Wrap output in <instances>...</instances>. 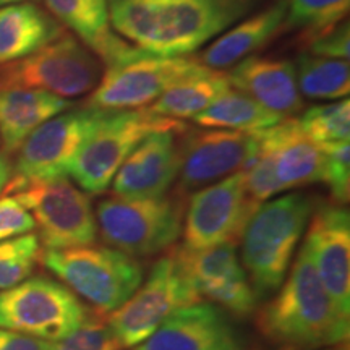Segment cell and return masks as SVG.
Returning a JSON list of instances; mask_svg holds the SVG:
<instances>
[{"mask_svg": "<svg viewBox=\"0 0 350 350\" xmlns=\"http://www.w3.org/2000/svg\"><path fill=\"white\" fill-rule=\"evenodd\" d=\"M260 0H109L117 33L139 49L182 57L243 18Z\"/></svg>", "mask_w": 350, "mask_h": 350, "instance_id": "cell-1", "label": "cell"}, {"mask_svg": "<svg viewBox=\"0 0 350 350\" xmlns=\"http://www.w3.org/2000/svg\"><path fill=\"white\" fill-rule=\"evenodd\" d=\"M256 314L258 331L282 350H325L349 339L350 319L339 313L301 245L291 269Z\"/></svg>", "mask_w": 350, "mask_h": 350, "instance_id": "cell-2", "label": "cell"}, {"mask_svg": "<svg viewBox=\"0 0 350 350\" xmlns=\"http://www.w3.org/2000/svg\"><path fill=\"white\" fill-rule=\"evenodd\" d=\"M313 209L310 196L288 193L261 203L248 219L239 240L240 262L258 300L281 287Z\"/></svg>", "mask_w": 350, "mask_h": 350, "instance_id": "cell-3", "label": "cell"}, {"mask_svg": "<svg viewBox=\"0 0 350 350\" xmlns=\"http://www.w3.org/2000/svg\"><path fill=\"white\" fill-rule=\"evenodd\" d=\"M187 198L177 191L151 198L112 195L96 208L98 235L131 258L159 255L182 235Z\"/></svg>", "mask_w": 350, "mask_h": 350, "instance_id": "cell-4", "label": "cell"}, {"mask_svg": "<svg viewBox=\"0 0 350 350\" xmlns=\"http://www.w3.org/2000/svg\"><path fill=\"white\" fill-rule=\"evenodd\" d=\"M39 262L62 281L78 299L88 301L93 310L109 314L130 299L143 282V266L111 247L42 248Z\"/></svg>", "mask_w": 350, "mask_h": 350, "instance_id": "cell-5", "label": "cell"}, {"mask_svg": "<svg viewBox=\"0 0 350 350\" xmlns=\"http://www.w3.org/2000/svg\"><path fill=\"white\" fill-rule=\"evenodd\" d=\"M185 124L157 116L150 107L106 111L88 135L70 164L67 175L88 195H100L111 187L117 170L148 135L183 130Z\"/></svg>", "mask_w": 350, "mask_h": 350, "instance_id": "cell-6", "label": "cell"}, {"mask_svg": "<svg viewBox=\"0 0 350 350\" xmlns=\"http://www.w3.org/2000/svg\"><path fill=\"white\" fill-rule=\"evenodd\" d=\"M3 193L18 200L34 219L46 250L86 247L98 239V222L90 195L67 177L13 180Z\"/></svg>", "mask_w": 350, "mask_h": 350, "instance_id": "cell-7", "label": "cell"}, {"mask_svg": "<svg viewBox=\"0 0 350 350\" xmlns=\"http://www.w3.org/2000/svg\"><path fill=\"white\" fill-rule=\"evenodd\" d=\"M104 65L80 39L65 31L33 54L0 64V91L36 90L77 98L93 93Z\"/></svg>", "mask_w": 350, "mask_h": 350, "instance_id": "cell-8", "label": "cell"}, {"mask_svg": "<svg viewBox=\"0 0 350 350\" xmlns=\"http://www.w3.org/2000/svg\"><path fill=\"white\" fill-rule=\"evenodd\" d=\"M201 65L188 57H164L126 47L106 64L98 86L88 98L86 107L104 111H130L154 103L174 83L183 80Z\"/></svg>", "mask_w": 350, "mask_h": 350, "instance_id": "cell-9", "label": "cell"}, {"mask_svg": "<svg viewBox=\"0 0 350 350\" xmlns=\"http://www.w3.org/2000/svg\"><path fill=\"white\" fill-rule=\"evenodd\" d=\"M201 301L198 292L183 269L177 248L169 250L151 268L124 305L109 313V325L122 347L133 349L150 336L182 306Z\"/></svg>", "mask_w": 350, "mask_h": 350, "instance_id": "cell-10", "label": "cell"}, {"mask_svg": "<svg viewBox=\"0 0 350 350\" xmlns=\"http://www.w3.org/2000/svg\"><path fill=\"white\" fill-rule=\"evenodd\" d=\"M88 312L67 286L49 278H28L0 291V327L49 342L77 329Z\"/></svg>", "mask_w": 350, "mask_h": 350, "instance_id": "cell-11", "label": "cell"}, {"mask_svg": "<svg viewBox=\"0 0 350 350\" xmlns=\"http://www.w3.org/2000/svg\"><path fill=\"white\" fill-rule=\"evenodd\" d=\"M260 204L248 195L243 170L200 188L187 201L180 247L201 250L226 242L239 245L248 219Z\"/></svg>", "mask_w": 350, "mask_h": 350, "instance_id": "cell-12", "label": "cell"}, {"mask_svg": "<svg viewBox=\"0 0 350 350\" xmlns=\"http://www.w3.org/2000/svg\"><path fill=\"white\" fill-rule=\"evenodd\" d=\"M260 150L258 133L224 129H187L180 138L182 163L177 177L178 195L216 183L240 172Z\"/></svg>", "mask_w": 350, "mask_h": 350, "instance_id": "cell-13", "label": "cell"}, {"mask_svg": "<svg viewBox=\"0 0 350 350\" xmlns=\"http://www.w3.org/2000/svg\"><path fill=\"white\" fill-rule=\"evenodd\" d=\"M104 112V109L85 107L44 122L21 143L10 178L46 180L67 177L73 157Z\"/></svg>", "mask_w": 350, "mask_h": 350, "instance_id": "cell-14", "label": "cell"}, {"mask_svg": "<svg viewBox=\"0 0 350 350\" xmlns=\"http://www.w3.org/2000/svg\"><path fill=\"white\" fill-rule=\"evenodd\" d=\"M177 255L200 299L204 297L237 317H248L256 308V294L240 262L237 243L226 242L201 250L178 247Z\"/></svg>", "mask_w": 350, "mask_h": 350, "instance_id": "cell-15", "label": "cell"}, {"mask_svg": "<svg viewBox=\"0 0 350 350\" xmlns=\"http://www.w3.org/2000/svg\"><path fill=\"white\" fill-rule=\"evenodd\" d=\"M304 247L339 313L350 319V214L323 204L310 216Z\"/></svg>", "mask_w": 350, "mask_h": 350, "instance_id": "cell-16", "label": "cell"}, {"mask_svg": "<svg viewBox=\"0 0 350 350\" xmlns=\"http://www.w3.org/2000/svg\"><path fill=\"white\" fill-rule=\"evenodd\" d=\"M133 350H242V338L221 306L196 301L174 312Z\"/></svg>", "mask_w": 350, "mask_h": 350, "instance_id": "cell-17", "label": "cell"}, {"mask_svg": "<svg viewBox=\"0 0 350 350\" xmlns=\"http://www.w3.org/2000/svg\"><path fill=\"white\" fill-rule=\"evenodd\" d=\"M187 129L148 135L117 170L111 183L113 195L151 198L169 193L182 163L178 135Z\"/></svg>", "mask_w": 350, "mask_h": 350, "instance_id": "cell-18", "label": "cell"}, {"mask_svg": "<svg viewBox=\"0 0 350 350\" xmlns=\"http://www.w3.org/2000/svg\"><path fill=\"white\" fill-rule=\"evenodd\" d=\"M258 137L281 193L321 182L323 151L301 131L299 120L284 119L268 130L258 131Z\"/></svg>", "mask_w": 350, "mask_h": 350, "instance_id": "cell-19", "label": "cell"}, {"mask_svg": "<svg viewBox=\"0 0 350 350\" xmlns=\"http://www.w3.org/2000/svg\"><path fill=\"white\" fill-rule=\"evenodd\" d=\"M226 77L230 86L282 119H292L304 109L295 64L291 60L250 55L226 72Z\"/></svg>", "mask_w": 350, "mask_h": 350, "instance_id": "cell-20", "label": "cell"}, {"mask_svg": "<svg viewBox=\"0 0 350 350\" xmlns=\"http://www.w3.org/2000/svg\"><path fill=\"white\" fill-rule=\"evenodd\" d=\"M287 5L288 0H278L271 7L240 21L237 26L229 28L222 36L209 44L196 60L204 67L221 72L242 62L253 52L261 49L275 34L281 33Z\"/></svg>", "mask_w": 350, "mask_h": 350, "instance_id": "cell-21", "label": "cell"}, {"mask_svg": "<svg viewBox=\"0 0 350 350\" xmlns=\"http://www.w3.org/2000/svg\"><path fill=\"white\" fill-rule=\"evenodd\" d=\"M44 3L51 15L75 33L104 65L130 46L112 33L109 0H44Z\"/></svg>", "mask_w": 350, "mask_h": 350, "instance_id": "cell-22", "label": "cell"}, {"mask_svg": "<svg viewBox=\"0 0 350 350\" xmlns=\"http://www.w3.org/2000/svg\"><path fill=\"white\" fill-rule=\"evenodd\" d=\"M72 103L60 96L36 90L0 91V143L3 152L18 151L21 143L38 126L70 109Z\"/></svg>", "mask_w": 350, "mask_h": 350, "instance_id": "cell-23", "label": "cell"}, {"mask_svg": "<svg viewBox=\"0 0 350 350\" xmlns=\"http://www.w3.org/2000/svg\"><path fill=\"white\" fill-rule=\"evenodd\" d=\"M67 31L51 13L31 2L0 8V64L12 62L47 46Z\"/></svg>", "mask_w": 350, "mask_h": 350, "instance_id": "cell-24", "label": "cell"}, {"mask_svg": "<svg viewBox=\"0 0 350 350\" xmlns=\"http://www.w3.org/2000/svg\"><path fill=\"white\" fill-rule=\"evenodd\" d=\"M226 72L201 67L183 80L174 83L151 104L150 111L169 119H193L229 90Z\"/></svg>", "mask_w": 350, "mask_h": 350, "instance_id": "cell-25", "label": "cell"}, {"mask_svg": "<svg viewBox=\"0 0 350 350\" xmlns=\"http://www.w3.org/2000/svg\"><path fill=\"white\" fill-rule=\"evenodd\" d=\"M206 129H224L245 133H258L282 122V117L268 111L260 103L239 90H226L211 106L193 117Z\"/></svg>", "mask_w": 350, "mask_h": 350, "instance_id": "cell-26", "label": "cell"}, {"mask_svg": "<svg viewBox=\"0 0 350 350\" xmlns=\"http://www.w3.org/2000/svg\"><path fill=\"white\" fill-rule=\"evenodd\" d=\"M300 94L310 99H344L350 93V67L347 60L327 59L304 52L295 64Z\"/></svg>", "mask_w": 350, "mask_h": 350, "instance_id": "cell-27", "label": "cell"}, {"mask_svg": "<svg viewBox=\"0 0 350 350\" xmlns=\"http://www.w3.org/2000/svg\"><path fill=\"white\" fill-rule=\"evenodd\" d=\"M350 0H288L281 33L300 31L301 41L342 23Z\"/></svg>", "mask_w": 350, "mask_h": 350, "instance_id": "cell-28", "label": "cell"}, {"mask_svg": "<svg viewBox=\"0 0 350 350\" xmlns=\"http://www.w3.org/2000/svg\"><path fill=\"white\" fill-rule=\"evenodd\" d=\"M297 120L301 131L318 146L347 143L350 138V103L347 98L310 107Z\"/></svg>", "mask_w": 350, "mask_h": 350, "instance_id": "cell-29", "label": "cell"}, {"mask_svg": "<svg viewBox=\"0 0 350 350\" xmlns=\"http://www.w3.org/2000/svg\"><path fill=\"white\" fill-rule=\"evenodd\" d=\"M42 247L36 234L0 242V291L18 286L33 274Z\"/></svg>", "mask_w": 350, "mask_h": 350, "instance_id": "cell-30", "label": "cell"}, {"mask_svg": "<svg viewBox=\"0 0 350 350\" xmlns=\"http://www.w3.org/2000/svg\"><path fill=\"white\" fill-rule=\"evenodd\" d=\"M120 340L109 325L107 314L91 308L85 319L65 338L51 342V350H122Z\"/></svg>", "mask_w": 350, "mask_h": 350, "instance_id": "cell-31", "label": "cell"}, {"mask_svg": "<svg viewBox=\"0 0 350 350\" xmlns=\"http://www.w3.org/2000/svg\"><path fill=\"white\" fill-rule=\"evenodd\" d=\"M323 151V174L334 204H347L350 195V146L347 143H336L319 146Z\"/></svg>", "mask_w": 350, "mask_h": 350, "instance_id": "cell-32", "label": "cell"}, {"mask_svg": "<svg viewBox=\"0 0 350 350\" xmlns=\"http://www.w3.org/2000/svg\"><path fill=\"white\" fill-rule=\"evenodd\" d=\"M310 54L327 57V59L347 60L350 55L349 23H339L325 31L304 39Z\"/></svg>", "mask_w": 350, "mask_h": 350, "instance_id": "cell-33", "label": "cell"}, {"mask_svg": "<svg viewBox=\"0 0 350 350\" xmlns=\"http://www.w3.org/2000/svg\"><path fill=\"white\" fill-rule=\"evenodd\" d=\"M34 229L33 216L18 200L8 195L0 198V242L29 234Z\"/></svg>", "mask_w": 350, "mask_h": 350, "instance_id": "cell-34", "label": "cell"}, {"mask_svg": "<svg viewBox=\"0 0 350 350\" xmlns=\"http://www.w3.org/2000/svg\"><path fill=\"white\" fill-rule=\"evenodd\" d=\"M0 350H51V342L0 327Z\"/></svg>", "mask_w": 350, "mask_h": 350, "instance_id": "cell-35", "label": "cell"}, {"mask_svg": "<svg viewBox=\"0 0 350 350\" xmlns=\"http://www.w3.org/2000/svg\"><path fill=\"white\" fill-rule=\"evenodd\" d=\"M12 164L5 154H0V193L5 190L8 180L12 177Z\"/></svg>", "mask_w": 350, "mask_h": 350, "instance_id": "cell-36", "label": "cell"}, {"mask_svg": "<svg viewBox=\"0 0 350 350\" xmlns=\"http://www.w3.org/2000/svg\"><path fill=\"white\" fill-rule=\"evenodd\" d=\"M332 347H334V350H350L349 339L347 340H342V342H339V344H336V345H332Z\"/></svg>", "mask_w": 350, "mask_h": 350, "instance_id": "cell-37", "label": "cell"}, {"mask_svg": "<svg viewBox=\"0 0 350 350\" xmlns=\"http://www.w3.org/2000/svg\"><path fill=\"white\" fill-rule=\"evenodd\" d=\"M18 2H26V0H0V5H8V3H18Z\"/></svg>", "mask_w": 350, "mask_h": 350, "instance_id": "cell-38", "label": "cell"}]
</instances>
